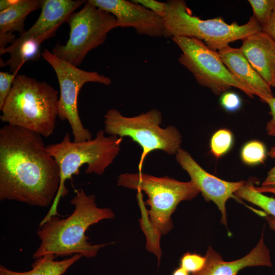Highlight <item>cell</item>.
<instances>
[{"mask_svg": "<svg viewBox=\"0 0 275 275\" xmlns=\"http://www.w3.org/2000/svg\"><path fill=\"white\" fill-rule=\"evenodd\" d=\"M59 166L42 136L7 124L0 129V200L44 207L59 188Z\"/></svg>", "mask_w": 275, "mask_h": 275, "instance_id": "6da1fadb", "label": "cell"}, {"mask_svg": "<svg viewBox=\"0 0 275 275\" xmlns=\"http://www.w3.org/2000/svg\"><path fill=\"white\" fill-rule=\"evenodd\" d=\"M70 203L74 206L71 214L65 218L59 215L50 217L39 226L37 234L40 244L33 255L37 259L48 254L56 257L81 254L90 258L109 243L92 244L86 232L99 222L115 217L113 211L108 207H99L94 195H87L81 188L75 190Z\"/></svg>", "mask_w": 275, "mask_h": 275, "instance_id": "7a4b0ae2", "label": "cell"}, {"mask_svg": "<svg viewBox=\"0 0 275 275\" xmlns=\"http://www.w3.org/2000/svg\"><path fill=\"white\" fill-rule=\"evenodd\" d=\"M58 92L45 81L18 74L0 109L1 121L47 138L55 129Z\"/></svg>", "mask_w": 275, "mask_h": 275, "instance_id": "3957f363", "label": "cell"}, {"mask_svg": "<svg viewBox=\"0 0 275 275\" xmlns=\"http://www.w3.org/2000/svg\"><path fill=\"white\" fill-rule=\"evenodd\" d=\"M104 131L99 130L94 139L74 142L70 140L67 132L58 143L46 146L49 154L57 162L60 170V183L57 194L48 212L41 220L44 223L50 217L59 215L57 208L60 199L68 194L65 182L73 175L79 173L84 164L87 168V174L102 175L119 153L122 138L109 135L106 136Z\"/></svg>", "mask_w": 275, "mask_h": 275, "instance_id": "277c9868", "label": "cell"}, {"mask_svg": "<svg viewBox=\"0 0 275 275\" xmlns=\"http://www.w3.org/2000/svg\"><path fill=\"white\" fill-rule=\"evenodd\" d=\"M117 183L147 195L145 204L150 207L147 211L148 226L158 244L161 236L168 233L173 227L171 216L178 205L182 201L193 199L200 193L191 181L182 182L142 172L121 174L117 178Z\"/></svg>", "mask_w": 275, "mask_h": 275, "instance_id": "5b68a950", "label": "cell"}, {"mask_svg": "<svg viewBox=\"0 0 275 275\" xmlns=\"http://www.w3.org/2000/svg\"><path fill=\"white\" fill-rule=\"evenodd\" d=\"M166 3L163 18L166 38L179 36L197 39L217 51L229 46L231 42L243 40L262 31L253 16L244 24L239 25L236 22L228 24L220 17L203 20L192 15L184 1L169 0Z\"/></svg>", "mask_w": 275, "mask_h": 275, "instance_id": "8992f818", "label": "cell"}, {"mask_svg": "<svg viewBox=\"0 0 275 275\" xmlns=\"http://www.w3.org/2000/svg\"><path fill=\"white\" fill-rule=\"evenodd\" d=\"M104 132L121 138L129 137L142 148L138 165L142 172L144 161L152 151L161 150L168 154H176L180 149L181 135L173 125L160 126L161 113L157 109L139 115L127 117L115 108L109 109L104 116Z\"/></svg>", "mask_w": 275, "mask_h": 275, "instance_id": "52a82bcc", "label": "cell"}, {"mask_svg": "<svg viewBox=\"0 0 275 275\" xmlns=\"http://www.w3.org/2000/svg\"><path fill=\"white\" fill-rule=\"evenodd\" d=\"M66 22L70 28L69 39L65 44L57 43L51 52L76 67L89 51L104 42L109 31L119 27L112 14L88 1L79 11L71 13Z\"/></svg>", "mask_w": 275, "mask_h": 275, "instance_id": "ba28073f", "label": "cell"}, {"mask_svg": "<svg viewBox=\"0 0 275 275\" xmlns=\"http://www.w3.org/2000/svg\"><path fill=\"white\" fill-rule=\"evenodd\" d=\"M43 59L53 69L60 86L58 117L67 120L70 125L74 142L92 140V134L84 127L80 119L77 97L80 90L87 82H94L108 86L111 79L97 71H88L63 61L51 51L45 49L41 53Z\"/></svg>", "mask_w": 275, "mask_h": 275, "instance_id": "9c48e42d", "label": "cell"}, {"mask_svg": "<svg viewBox=\"0 0 275 275\" xmlns=\"http://www.w3.org/2000/svg\"><path fill=\"white\" fill-rule=\"evenodd\" d=\"M172 38L182 51L178 58L179 63L191 72L199 85L210 89L216 95L234 87L254 97V94L230 73L218 51L197 39L179 36Z\"/></svg>", "mask_w": 275, "mask_h": 275, "instance_id": "30bf717a", "label": "cell"}, {"mask_svg": "<svg viewBox=\"0 0 275 275\" xmlns=\"http://www.w3.org/2000/svg\"><path fill=\"white\" fill-rule=\"evenodd\" d=\"M176 159L190 177V181L201 193L204 199L212 201L221 213V222L227 226L226 204L230 198L240 202L235 191L245 184L244 181L230 182L222 180L203 169L186 151L180 148Z\"/></svg>", "mask_w": 275, "mask_h": 275, "instance_id": "8fae6325", "label": "cell"}, {"mask_svg": "<svg viewBox=\"0 0 275 275\" xmlns=\"http://www.w3.org/2000/svg\"><path fill=\"white\" fill-rule=\"evenodd\" d=\"M96 7L112 14L119 27H131L136 33L151 37H164L163 18L132 1L88 0Z\"/></svg>", "mask_w": 275, "mask_h": 275, "instance_id": "7c38bea8", "label": "cell"}, {"mask_svg": "<svg viewBox=\"0 0 275 275\" xmlns=\"http://www.w3.org/2000/svg\"><path fill=\"white\" fill-rule=\"evenodd\" d=\"M205 257L203 268L191 275H237L248 267L272 266L270 252L264 242V231L255 246L241 258L225 261L211 246L207 249Z\"/></svg>", "mask_w": 275, "mask_h": 275, "instance_id": "4fadbf2b", "label": "cell"}, {"mask_svg": "<svg viewBox=\"0 0 275 275\" xmlns=\"http://www.w3.org/2000/svg\"><path fill=\"white\" fill-rule=\"evenodd\" d=\"M218 52L232 76L261 101L273 97L270 86L252 67L240 48L228 46Z\"/></svg>", "mask_w": 275, "mask_h": 275, "instance_id": "5bb4252c", "label": "cell"}, {"mask_svg": "<svg viewBox=\"0 0 275 275\" xmlns=\"http://www.w3.org/2000/svg\"><path fill=\"white\" fill-rule=\"evenodd\" d=\"M240 48L259 74L274 87L275 40L261 31L242 40Z\"/></svg>", "mask_w": 275, "mask_h": 275, "instance_id": "9a60e30c", "label": "cell"}, {"mask_svg": "<svg viewBox=\"0 0 275 275\" xmlns=\"http://www.w3.org/2000/svg\"><path fill=\"white\" fill-rule=\"evenodd\" d=\"M87 1L83 0H42L41 13L34 24L14 42L37 37L58 29L67 17Z\"/></svg>", "mask_w": 275, "mask_h": 275, "instance_id": "2e32d148", "label": "cell"}, {"mask_svg": "<svg viewBox=\"0 0 275 275\" xmlns=\"http://www.w3.org/2000/svg\"><path fill=\"white\" fill-rule=\"evenodd\" d=\"M57 30H52L37 37L29 38L20 42H14L0 51L1 55L5 53L10 54L7 61L1 63V66H8L10 72L12 73L26 62L39 59L42 53L40 49V45L46 39L54 36Z\"/></svg>", "mask_w": 275, "mask_h": 275, "instance_id": "e0dca14e", "label": "cell"}, {"mask_svg": "<svg viewBox=\"0 0 275 275\" xmlns=\"http://www.w3.org/2000/svg\"><path fill=\"white\" fill-rule=\"evenodd\" d=\"M82 257L75 254L61 261L54 260L56 256L52 254L44 255L36 259L32 264V269L27 271H13L0 265V275H62L74 263Z\"/></svg>", "mask_w": 275, "mask_h": 275, "instance_id": "ac0fdd59", "label": "cell"}, {"mask_svg": "<svg viewBox=\"0 0 275 275\" xmlns=\"http://www.w3.org/2000/svg\"><path fill=\"white\" fill-rule=\"evenodd\" d=\"M42 0H18L9 9L0 12V34L25 32L24 21L32 12L40 8Z\"/></svg>", "mask_w": 275, "mask_h": 275, "instance_id": "d6986e66", "label": "cell"}, {"mask_svg": "<svg viewBox=\"0 0 275 275\" xmlns=\"http://www.w3.org/2000/svg\"><path fill=\"white\" fill-rule=\"evenodd\" d=\"M235 195L262 209L266 215L275 218V199L258 191L252 183H246L237 190Z\"/></svg>", "mask_w": 275, "mask_h": 275, "instance_id": "ffe728a7", "label": "cell"}, {"mask_svg": "<svg viewBox=\"0 0 275 275\" xmlns=\"http://www.w3.org/2000/svg\"><path fill=\"white\" fill-rule=\"evenodd\" d=\"M233 142V136L230 130L225 128L219 129L211 138V152L215 157L219 158L230 150Z\"/></svg>", "mask_w": 275, "mask_h": 275, "instance_id": "44dd1931", "label": "cell"}, {"mask_svg": "<svg viewBox=\"0 0 275 275\" xmlns=\"http://www.w3.org/2000/svg\"><path fill=\"white\" fill-rule=\"evenodd\" d=\"M241 158L246 164L255 165L263 162L266 156L264 145L259 141L246 143L241 150Z\"/></svg>", "mask_w": 275, "mask_h": 275, "instance_id": "7402d4cb", "label": "cell"}, {"mask_svg": "<svg viewBox=\"0 0 275 275\" xmlns=\"http://www.w3.org/2000/svg\"><path fill=\"white\" fill-rule=\"evenodd\" d=\"M253 11V16L262 30L268 23L275 8V0H249Z\"/></svg>", "mask_w": 275, "mask_h": 275, "instance_id": "603a6c76", "label": "cell"}, {"mask_svg": "<svg viewBox=\"0 0 275 275\" xmlns=\"http://www.w3.org/2000/svg\"><path fill=\"white\" fill-rule=\"evenodd\" d=\"M205 257L189 252L185 253L180 260V267L188 273L200 271L204 266Z\"/></svg>", "mask_w": 275, "mask_h": 275, "instance_id": "cb8c5ba5", "label": "cell"}, {"mask_svg": "<svg viewBox=\"0 0 275 275\" xmlns=\"http://www.w3.org/2000/svg\"><path fill=\"white\" fill-rule=\"evenodd\" d=\"M22 66H20L12 73L0 72V109L3 107L12 88L14 79Z\"/></svg>", "mask_w": 275, "mask_h": 275, "instance_id": "d4e9b609", "label": "cell"}, {"mask_svg": "<svg viewBox=\"0 0 275 275\" xmlns=\"http://www.w3.org/2000/svg\"><path fill=\"white\" fill-rule=\"evenodd\" d=\"M220 103L227 112H234L240 108L242 103L241 99L237 94L227 91L222 94L220 98Z\"/></svg>", "mask_w": 275, "mask_h": 275, "instance_id": "484cf974", "label": "cell"}, {"mask_svg": "<svg viewBox=\"0 0 275 275\" xmlns=\"http://www.w3.org/2000/svg\"><path fill=\"white\" fill-rule=\"evenodd\" d=\"M132 1L143 6L162 17L164 16L166 9V2H160L155 0H133Z\"/></svg>", "mask_w": 275, "mask_h": 275, "instance_id": "4316f807", "label": "cell"}, {"mask_svg": "<svg viewBox=\"0 0 275 275\" xmlns=\"http://www.w3.org/2000/svg\"><path fill=\"white\" fill-rule=\"evenodd\" d=\"M264 102L269 106V113L271 116V119L267 123L266 130L268 135L275 136V97L266 98Z\"/></svg>", "mask_w": 275, "mask_h": 275, "instance_id": "83f0119b", "label": "cell"}, {"mask_svg": "<svg viewBox=\"0 0 275 275\" xmlns=\"http://www.w3.org/2000/svg\"><path fill=\"white\" fill-rule=\"evenodd\" d=\"M16 39L15 36L11 33L0 34V51L6 48V45L12 44Z\"/></svg>", "mask_w": 275, "mask_h": 275, "instance_id": "f1b7e54d", "label": "cell"}, {"mask_svg": "<svg viewBox=\"0 0 275 275\" xmlns=\"http://www.w3.org/2000/svg\"><path fill=\"white\" fill-rule=\"evenodd\" d=\"M262 31L275 40V8L268 23L263 29Z\"/></svg>", "mask_w": 275, "mask_h": 275, "instance_id": "f546056e", "label": "cell"}, {"mask_svg": "<svg viewBox=\"0 0 275 275\" xmlns=\"http://www.w3.org/2000/svg\"><path fill=\"white\" fill-rule=\"evenodd\" d=\"M261 186L275 187V166L268 172L266 178L262 183Z\"/></svg>", "mask_w": 275, "mask_h": 275, "instance_id": "4dcf8cb0", "label": "cell"}, {"mask_svg": "<svg viewBox=\"0 0 275 275\" xmlns=\"http://www.w3.org/2000/svg\"><path fill=\"white\" fill-rule=\"evenodd\" d=\"M18 0H1L0 12L9 9L15 4Z\"/></svg>", "mask_w": 275, "mask_h": 275, "instance_id": "1f68e13d", "label": "cell"}, {"mask_svg": "<svg viewBox=\"0 0 275 275\" xmlns=\"http://www.w3.org/2000/svg\"><path fill=\"white\" fill-rule=\"evenodd\" d=\"M255 189L261 193H271L275 195V187H268L263 186H255Z\"/></svg>", "mask_w": 275, "mask_h": 275, "instance_id": "d6a6232c", "label": "cell"}, {"mask_svg": "<svg viewBox=\"0 0 275 275\" xmlns=\"http://www.w3.org/2000/svg\"><path fill=\"white\" fill-rule=\"evenodd\" d=\"M265 218L270 228L275 231V218L271 216L266 215Z\"/></svg>", "mask_w": 275, "mask_h": 275, "instance_id": "836d02e7", "label": "cell"}, {"mask_svg": "<svg viewBox=\"0 0 275 275\" xmlns=\"http://www.w3.org/2000/svg\"><path fill=\"white\" fill-rule=\"evenodd\" d=\"M172 275H189V273L180 267L173 272Z\"/></svg>", "mask_w": 275, "mask_h": 275, "instance_id": "e575fe53", "label": "cell"}, {"mask_svg": "<svg viewBox=\"0 0 275 275\" xmlns=\"http://www.w3.org/2000/svg\"><path fill=\"white\" fill-rule=\"evenodd\" d=\"M268 155L271 158H275V146L270 148Z\"/></svg>", "mask_w": 275, "mask_h": 275, "instance_id": "d590c367", "label": "cell"}]
</instances>
